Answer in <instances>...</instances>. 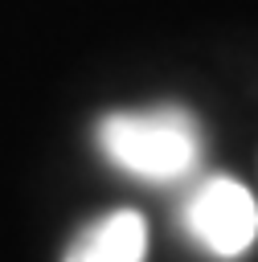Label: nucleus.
I'll return each instance as SVG.
<instances>
[{
  "mask_svg": "<svg viewBox=\"0 0 258 262\" xmlns=\"http://www.w3.org/2000/svg\"><path fill=\"white\" fill-rule=\"evenodd\" d=\"M102 156L143 180H176L201 156V131L180 106H143L106 115L98 127Z\"/></svg>",
  "mask_w": 258,
  "mask_h": 262,
  "instance_id": "1",
  "label": "nucleus"
},
{
  "mask_svg": "<svg viewBox=\"0 0 258 262\" xmlns=\"http://www.w3.org/2000/svg\"><path fill=\"white\" fill-rule=\"evenodd\" d=\"M184 225L201 242V250L217 258H238L242 250H250L258 233V205L246 192V184L229 176H213L188 196Z\"/></svg>",
  "mask_w": 258,
  "mask_h": 262,
  "instance_id": "2",
  "label": "nucleus"
},
{
  "mask_svg": "<svg viewBox=\"0 0 258 262\" xmlns=\"http://www.w3.org/2000/svg\"><path fill=\"white\" fill-rule=\"evenodd\" d=\"M143 258H147V225L135 209H115L98 217L66 250V262H143Z\"/></svg>",
  "mask_w": 258,
  "mask_h": 262,
  "instance_id": "3",
  "label": "nucleus"
}]
</instances>
